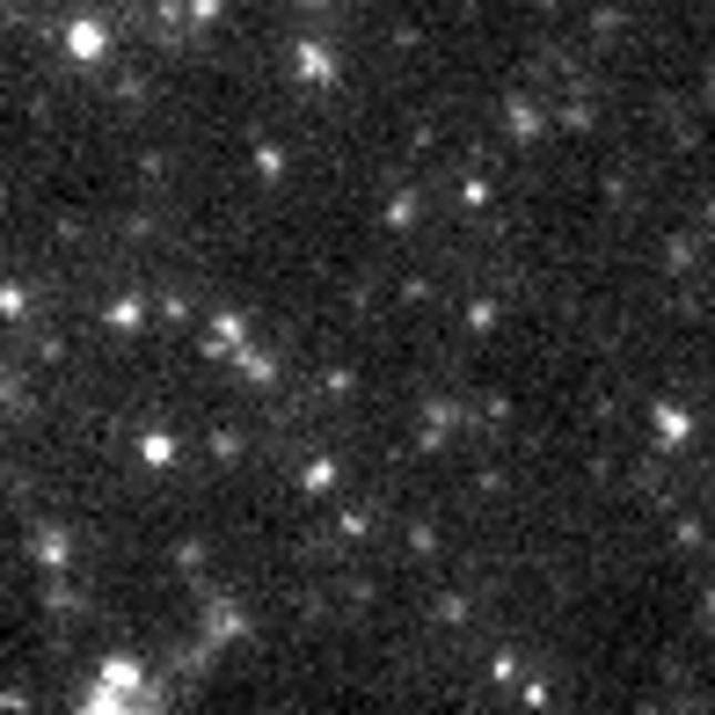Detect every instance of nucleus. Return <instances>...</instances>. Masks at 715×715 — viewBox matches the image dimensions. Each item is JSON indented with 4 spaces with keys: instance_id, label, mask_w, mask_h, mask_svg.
Masks as SVG:
<instances>
[{
    "instance_id": "1",
    "label": "nucleus",
    "mask_w": 715,
    "mask_h": 715,
    "mask_svg": "<svg viewBox=\"0 0 715 715\" xmlns=\"http://www.w3.org/2000/svg\"><path fill=\"white\" fill-rule=\"evenodd\" d=\"M73 715H175V708H168L161 680L146 672L140 657H110V664H95V672H88Z\"/></svg>"
}]
</instances>
